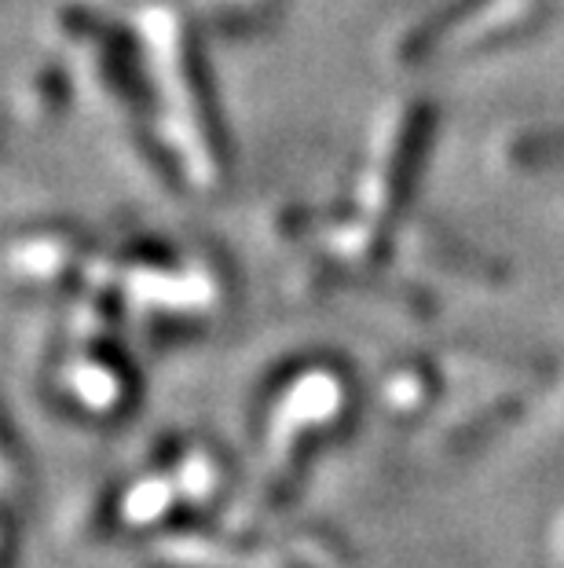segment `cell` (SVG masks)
I'll use <instances>...</instances> for the list:
<instances>
[{
  "instance_id": "cell-3",
  "label": "cell",
  "mask_w": 564,
  "mask_h": 568,
  "mask_svg": "<svg viewBox=\"0 0 564 568\" xmlns=\"http://www.w3.org/2000/svg\"><path fill=\"white\" fill-rule=\"evenodd\" d=\"M74 257V243L63 232H33L27 243L11 246V264L27 268L30 275H52Z\"/></svg>"
},
{
  "instance_id": "cell-2",
  "label": "cell",
  "mask_w": 564,
  "mask_h": 568,
  "mask_svg": "<svg viewBox=\"0 0 564 568\" xmlns=\"http://www.w3.org/2000/svg\"><path fill=\"white\" fill-rule=\"evenodd\" d=\"M429 125H433V114H429L425 106H414V111L407 114V122L389 132L386 148H381V159L363 180V205L375 221L389 224L392 216L403 210L407 191L414 187L418 165H422Z\"/></svg>"
},
{
  "instance_id": "cell-4",
  "label": "cell",
  "mask_w": 564,
  "mask_h": 568,
  "mask_svg": "<svg viewBox=\"0 0 564 568\" xmlns=\"http://www.w3.org/2000/svg\"><path fill=\"white\" fill-rule=\"evenodd\" d=\"M66 103V78L63 70H44L30 81V100H27V111L38 118V111L44 114H59Z\"/></svg>"
},
{
  "instance_id": "cell-5",
  "label": "cell",
  "mask_w": 564,
  "mask_h": 568,
  "mask_svg": "<svg viewBox=\"0 0 564 568\" xmlns=\"http://www.w3.org/2000/svg\"><path fill=\"white\" fill-rule=\"evenodd\" d=\"M554 159H564V136L561 140H532L517 151V162L532 165H550Z\"/></svg>"
},
{
  "instance_id": "cell-1",
  "label": "cell",
  "mask_w": 564,
  "mask_h": 568,
  "mask_svg": "<svg viewBox=\"0 0 564 568\" xmlns=\"http://www.w3.org/2000/svg\"><path fill=\"white\" fill-rule=\"evenodd\" d=\"M543 11V0H462L443 19L429 22L407 41V59L473 55L480 48L527 30Z\"/></svg>"
}]
</instances>
